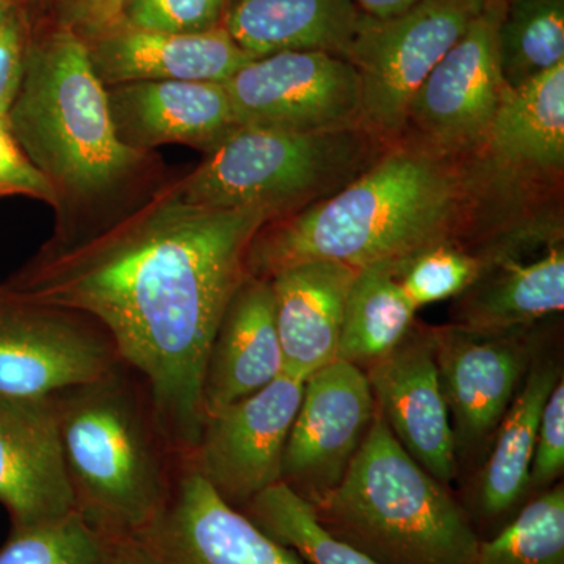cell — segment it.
Listing matches in <instances>:
<instances>
[{
    "label": "cell",
    "mask_w": 564,
    "mask_h": 564,
    "mask_svg": "<svg viewBox=\"0 0 564 564\" xmlns=\"http://www.w3.org/2000/svg\"><path fill=\"white\" fill-rule=\"evenodd\" d=\"M377 413L434 480L458 478L454 433L437 373L432 326L415 322L402 343L364 369Z\"/></svg>",
    "instance_id": "obj_15"
},
{
    "label": "cell",
    "mask_w": 564,
    "mask_h": 564,
    "mask_svg": "<svg viewBox=\"0 0 564 564\" xmlns=\"http://www.w3.org/2000/svg\"><path fill=\"white\" fill-rule=\"evenodd\" d=\"M13 195L32 196L47 203L58 199L54 185L18 147L7 115H0V198Z\"/></svg>",
    "instance_id": "obj_33"
},
{
    "label": "cell",
    "mask_w": 564,
    "mask_h": 564,
    "mask_svg": "<svg viewBox=\"0 0 564 564\" xmlns=\"http://www.w3.org/2000/svg\"><path fill=\"white\" fill-rule=\"evenodd\" d=\"M107 98L118 140L135 151L165 143L210 150L239 126L218 82H129L111 85Z\"/></svg>",
    "instance_id": "obj_19"
},
{
    "label": "cell",
    "mask_w": 564,
    "mask_h": 564,
    "mask_svg": "<svg viewBox=\"0 0 564 564\" xmlns=\"http://www.w3.org/2000/svg\"><path fill=\"white\" fill-rule=\"evenodd\" d=\"M503 2H507V3H508V2H511V0H503Z\"/></svg>",
    "instance_id": "obj_38"
},
{
    "label": "cell",
    "mask_w": 564,
    "mask_h": 564,
    "mask_svg": "<svg viewBox=\"0 0 564 564\" xmlns=\"http://www.w3.org/2000/svg\"><path fill=\"white\" fill-rule=\"evenodd\" d=\"M223 0H137L124 24L143 31L198 33L221 24Z\"/></svg>",
    "instance_id": "obj_31"
},
{
    "label": "cell",
    "mask_w": 564,
    "mask_h": 564,
    "mask_svg": "<svg viewBox=\"0 0 564 564\" xmlns=\"http://www.w3.org/2000/svg\"><path fill=\"white\" fill-rule=\"evenodd\" d=\"M536 212L480 152L444 154L403 135L343 191L267 223L248 251V273L267 280L306 261L361 270L443 242L494 265L532 247L543 228Z\"/></svg>",
    "instance_id": "obj_2"
},
{
    "label": "cell",
    "mask_w": 564,
    "mask_h": 564,
    "mask_svg": "<svg viewBox=\"0 0 564 564\" xmlns=\"http://www.w3.org/2000/svg\"><path fill=\"white\" fill-rule=\"evenodd\" d=\"M106 337L0 289V397L44 399L115 373Z\"/></svg>",
    "instance_id": "obj_14"
},
{
    "label": "cell",
    "mask_w": 564,
    "mask_h": 564,
    "mask_svg": "<svg viewBox=\"0 0 564 564\" xmlns=\"http://www.w3.org/2000/svg\"><path fill=\"white\" fill-rule=\"evenodd\" d=\"M469 564H564V485L538 494L499 532L478 543Z\"/></svg>",
    "instance_id": "obj_28"
},
{
    "label": "cell",
    "mask_w": 564,
    "mask_h": 564,
    "mask_svg": "<svg viewBox=\"0 0 564 564\" xmlns=\"http://www.w3.org/2000/svg\"><path fill=\"white\" fill-rule=\"evenodd\" d=\"M0 564H121L120 538L74 510L50 524L11 532Z\"/></svg>",
    "instance_id": "obj_29"
},
{
    "label": "cell",
    "mask_w": 564,
    "mask_h": 564,
    "mask_svg": "<svg viewBox=\"0 0 564 564\" xmlns=\"http://www.w3.org/2000/svg\"><path fill=\"white\" fill-rule=\"evenodd\" d=\"M352 2L366 17L384 20L413 9L421 0H352Z\"/></svg>",
    "instance_id": "obj_36"
},
{
    "label": "cell",
    "mask_w": 564,
    "mask_h": 564,
    "mask_svg": "<svg viewBox=\"0 0 564 564\" xmlns=\"http://www.w3.org/2000/svg\"><path fill=\"white\" fill-rule=\"evenodd\" d=\"M304 381L282 373L204 421L192 467L236 510L242 511L263 489L280 484L282 455Z\"/></svg>",
    "instance_id": "obj_12"
},
{
    "label": "cell",
    "mask_w": 564,
    "mask_h": 564,
    "mask_svg": "<svg viewBox=\"0 0 564 564\" xmlns=\"http://www.w3.org/2000/svg\"><path fill=\"white\" fill-rule=\"evenodd\" d=\"M223 2H225V3H226V0H223Z\"/></svg>",
    "instance_id": "obj_39"
},
{
    "label": "cell",
    "mask_w": 564,
    "mask_h": 564,
    "mask_svg": "<svg viewBox=\"0 0 564 564\" xmlns=\"http://www.w3.org/2000/svg\"><path fill=\"white\" fill-rule=\"evenodd\" d=\"M223 85L239 126L296 132L366 126L358 70L328 52L288 51L254 58Z\"/></svg>",
    "instance_id": "obj_10"
},
{
    "label": "cell",
    "mask_w": 564,
    "mask_h": 564,
    "mask_svg": "<svg viewBox=\"0 0 564 564\" xmlns=\"http://www.w3.org/2000/svg\"><path fill=\"white\" fill-rule=\"evenodd\" d=\"M488 270L491 263L456 242L432 245L393 262V274L417 311L456 299Z\"/></svg>",
    "instance_id": "obj_30"
},
{
    "label": "cell",
    "mask_w": 564,
    "mask_h": 564,
    "mask_svg": "<svg viewBox=\"0 0 564 564\" xmlns=\"http://www.w3.org/2000/svg\"><path fill=\"white\" fill-rule=\"evenodd\" d=\"M500 69L516 88L564 62V0H511L499 28Z\"/></svg>",
    "instance_id": "obj_26"
},
{
    "label": "cell",
    "mask_w": 564,
    "mask_h": 564,
    "mask_svg": "<svg viewBox=\"0 0 564 564\" xmlns=\"http://www.w3.org/2000/svg\"><path fill=\"white\" fill-rule=\"evenodd\" d=\"M478 152L514 187L562 199L564 62L505 91Z\"/></svg>",
    "instance_id": "obj_17"
},
{
    "label": "cell",
    "mask_w": 564,
    "mask_h": 564,
    "mask_svg": "<svg viewBox=\"0 0 564 564\" xmlns=\"http://www.w3.org/2000/svg\"><path fill=\"white\" fill-rule=\"evenodd\" d=\"M356 273L340 262L306 261L267 278L284 373L306 380L336 361L345 302Z\"/></svg>",
    "instance_id": "obj_21"
},
{
    "label": "cell",
    "mask_w": 564,
    "mask_h": 564,
    "mask_svg": "<svg viewBox=\"0 0 564 564\" xmlns=\"http://www.w3.org/2000/svg\"><path fill=\"white\" fill-rule=\"evenodd\" d=\"M242 513L278 544L310 564H378L326 532L313 507L288 485L270 486L245 505Z\"/></svg>",
    "instance_id": "obj_27"
},
{
    "label": "cell",
    "mask_w": 564,
    "mask_h": 564,
    "mask_svg": "<svg viewBox=\"0 0 564 564\" xmlns=\"http://www.w3.org/2000/svg\"><path fill=\"white\" fill-rule=\"evenodd\" d=\"M563 378V366L543 345L534 355L513 402L497 426L491 447L478 464L463 505L478 536L499 532L529 500L538 426L552 389ZM484 540V538H480Z\"/></svg>",
    "instance_id": "obj_18"
},
{
    "label": "cell",
    "mask_w": 564,
    "mask_h": 564,
    "mask_svg": "<svg viewBox=\"0 0 564 564\" xmlns=\"http://www.w3.org/2000/svg\"><path fill=\"white\" fill-rule=\"evenodd\" d=\"M361 18L352 0H226L221 25L252 58L288 51L345 57Z\"/></svg>",
    "instance_id": "obj_24"
},
{
    "label": "cell",
    "mask_w": 564,
    "mask_h": 564,
    "mask_svg": "<svg viewBox=\"0 0 564 564\" xmlns=\"http://www.w3.org/2000/svg\"><path fill=\"white\" fill-rule=\"evenodd\" d=\"M87 41L104 85L143 80L218 82L254 61L223 25L198 33L143 31L122 24Z\"/></svg>",
    "instance_id": "obj_20"
},
{
    "label": "cell",
    "mask_w": 564,
    "mask_h": 564,
    "mask_svg": "<svg viewBox=\"0 0 564 564\" xmlns=\"http://www.w3.org/2000/svg\"><path fill=\"white\" fill-rule=\"evenodd\" d=\"M415 314L393 262L358 270L345 302L337 359L366 369L402 343L417 322Z\"/></svg>",
    "instance_id": "obj_25"
},
{
    "label": "cell",
    "mask_w": 564,
    "mask_h": 564,
    "mask_svg": "<svg viewBox=\"0 0 564 564\" xmlns=\"http://www.w3.org/2000/svg\"><path fill=\"white\" fill-rule=\"evenodd\" d=\"M377 415L366 373L336 359L304 381L292 423L281 481L306 502L321 499L343 480Z\"/></svg>",
    "instance_id": "obj_13"
},
{
    "label": "cell",
    "mask_w": 564,
    "mask_h": 564,
    "mask_svg": "<svg viewBox=\"0 0 564 564\" xmlns=\"http://www.w3.org/2000/svg\"><path fill=\"white\" fill-rule=\"evenodd\" d=\"M458 470L477 469L543 345L536 325L502 334L432 326Z\"/></svg>",
    "instance_id": "obj_8"
},
{
    "label": "cell",
    "mask_w": 564,
    "mask_h": 564,
    "mask_svg": "<svg viewBox=\"0 0 564 564\" xmlns=\"http://www.w3.org/2000/svg\"><path fill=\"white\" fill-rule=\"evenodd\" d=\"M118 538L121 564H304L226 503L193 467L150 524Z\"/></svg>",
    "instance_id": "obj_11"
},
{
    "label": "cell",
    "mask_w": 564,
    "mask_h": 564,
    "mask_svg": "<svg viewBox=\"0 0 564 564\" xmlns=\"http://www.w3.org/2000/svg\"><path fill=\"white\" fill-rule=\"evenodd\" d=\"M388 147L366 126L318 132L237 126L176 193L210 209L261 210L280 220L343 191Z\"/></svg>",
    "instance_id": "obj_5"
},
{
    "label": "cell",
    "mask_w": 564,
    "mask_h": 564,
    "mask_svg": "<svg viewBox=\"0 0 564 564\" xmlns=\"http://www.w3.org/2000/svg\"><path fill=\"white\" fill-rule=\"evenodd\" d=\"M137 0H70V18L87 39L124 24L129 7Z\"/></svg>",
    "instance_id": "obj_35"
},
{
    "label": "cell",
    "mask_w": 564,
    "mask_h": 564,
    "mask_svg": "<svg viewBox=\"0 0 564 564\" xmlns=\"http://www.w3.org/2000/svg\"><path fill=\"white\" fill-rule=\"evenodd\" d=\"M28 44L24 22L14 11L0 25V115H7L17 95Z\"/></svg>",
    "instance_id": "obj_34"
},
{
    "label": "cell",
    "mask_w": 564,
    "mask_h": 564,
    "mask_svg": "<svg viewBox=\"0 0 564 564\" xmlns=\"http://www.w3.org/2000/svg\"><path fill=\"white\" fill-rule=\"evenodd\" d=\"M448 325L475 334L530 328L564 310L563 243L532 261L513 259L492 267L456 296Z\"/></svg>",
    "instance_id": "obj_23"
},
{
    "label": "cell",
    "mask_w": 564,
    "mask_h": 564,
    "mask_svg": "<svg viewBox=\"0 0 564 564\" xmlns=\"http://www.w3.org/2000/svg\"><path fill=\"white\" fill-rule=\"evenodd\" d=\"M272 221L210 209L176 192L101 234L47 251L9 284L11 299L95 318L147 381L162 440L192 456L204 425L212 340L248 278V251Z\"/></svg>",
    "instance_id": "obj_1"
},
{
    "label": "cell",
    "mask_w": 564,
    "mask_h": 564,
    "mask_svg": "<svg viewBox=\"0 0 564 564\" xmlns=\"http://www.w3.org/2000/svg\"><path fill=\"white\" fill-rule=\"evenodd\" d=\"M7 120L25 158L57 192L95 195L141 161L140 151L118 140L106 85L87 41L70 28L28 44Z\"/></svg>",
    "instance_id": "obj_4"
},
{
    "label": "cell",
    "mask_w": 564,
    "mask_h": 564,
    "mask_svg": "<svg viewBox=\"0 0 564 564\" xmlns=\"http://www.w3.org/2000/svg\"><path fill=\"white\" fill-rule=\"evenodd\" d=\"M65 392L55 406L77 510L115 534L150 524L172 489L154 441L158 430L117 373Z\"/></svg>",
    "instance_id": "obj_6"
},
{
    "label": "cell",
    "mask_w": 564,
    "mask_h": 564,
    "mask_svg": "<svg viewBox=\"0 0 564 564\" xmlns=\"http://www.w3.org/2000/svg\"><path fill=\"white\" fill-rule=\"evenodd\" d=\"M310 505L326 532L378 564H469L480 543L459 500L378 413L340 484Z\"/></svg>",
    "instance_id": "obj_3"
},
{
    "label": "cell",
    "mask_w": 564,
    "mask_h": 564,
    "mask_svg": "<svg viewBox=\"0 0 564 564\" xmlns=\"http://www.w3.org/2000/svg\"><path fill=\"white\" fill-rule=\"evenodd\" d=\"M0 503L13 532L77 510L52 397H0Z\"/></svg>",
    "instance_id": "obj_16"
},
{
    "label": "cell",
    "mask_w": 564,
    "mask_h": 564,
    "mask_svg": "<svg viewBox=\"0 0 564 564\" xmlns=\"http://www.w3.org/2000/svg\"><path fill=\"white\" fill-rule=\"evenodd\" d=\"M564 474V378L544 404L530 467V496L547 491L563 481Z\"/></svg>",
    "instance_id": "obj_32"
},
{
    "label": "cell",
    "mask_w": 564,
    "mask_h": 564,
    "mask_svg": "<svg viewBox=\"0 0 564 564\" xmlns=\"http://www.w3.org/2000/svg\"><path fill=\"white\" fill-rule=\"evenodd\" d=\"M486 0H421L397 17L362 14L345 61L361 79L364 124L381 139H402L415 93L469 28Z\"/></svg>",
    "instance_id": "obj_7"
},
{
    "label": "cell",
    "mask_w": 564,
    "mask_h": 564,
    "mask_svg": "<svg viewBox=\"0 0 564 564\" xmlns=\"http://www.w3.org/2000/svg\"><path fill=\"white\" fill-rule=\"evenodd\" d=\"M507 6L503 0H486L415 93L403 135L444 154L480 150L508 90L499 58V28Z\"/></svg>",
    "instance_id": "obj_9"
},
{
    "label": "cell",
    "mask_w": 564,
    "mask_h": 564,
    "mask_svg": "<svg viewBox=\"0 0 564 564\" xmlns=\"http://www.w3.org/2000/svg\"><path fill=\"white\" fill-rule=\"evenodd\" d=\"M17 11V6H14V0H0V25L3 24L11 14Z\"/></svg>",
    "instance_id": "obj_37"
},
{
    "label": "cell",
    "mask_w": 564,
    "mask_h": 564,
    "mask_svg": "<svg viewBox=\"0 0 564 564\" xmlns=\"http://www.w3.org/2000/svg\"><path fill=\"white\" fill-rule=\"evenodd\" d=\"M284 373L272 285L248 274L212 340L203 378L204 421Z\"/></svg>",
    "instance_id": "obj_22"
}]
</instances>
